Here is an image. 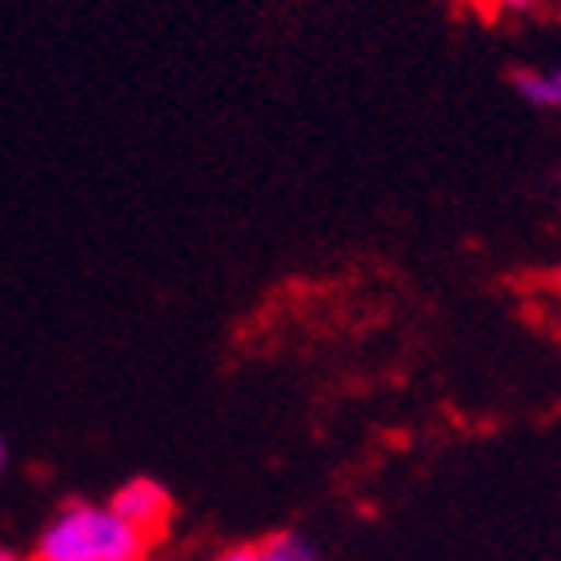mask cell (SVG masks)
Here are the masks:
<instances>
[{
  "instance_id": "6da1fadb",
  "label": "cell",
  "mask_w": 561,
  "mask_h": 561,
  "mask_svg": "<svg viewBox=\"0 0 561 561\" xmlns=\"http://www.w3.org/2000/svg\"><path fill=\"white\" fill-rule=\"evenodd\" d=\"M152 541L113 514V505L69 502L36 538L28 561H145Z\"/></svg>"
},
{
  "instance_id": "7a4b0ae2",
  "label": "cell",
  "mask_w": 561,
  "mask_h": 561,
  "mask_svg": "<svg viewBox=\"0 0 561 561\" xmlns=\"http://www.w3.org/2000/svg\"><path fill=\"white\" fill-rule=\"evenodd\" d=\"M113 514H121L137 534L157 546V541L169 534V522H173V497L164 490L161 481L152 478H129L125 485H117L113 493Z\"/></svg>"
},
{
  "instance_id": "3957f363",
  "label": "cell",
  "mask_w": 561,
  "mask_h": 561,
  "mask_svg": "<svg viewBox=\"0 0 561 561\" xmlns=\"http://www.w3.org/2000/svg\"><path fill=\"white\" fill-rule=\"evenodd\" d=\"M261 561H321L317 558V546L297 529H280V534H270V538L257 546Z\"/></svg>"
},
{
  "instance_id": "277c9868",
  "label": "cell",
  "mask_w": 561,
  "mask_h": 561,
  "mask_svg": "<svg viewBox=\"0 0 561 561\" xmlns=\"http://www.w3.org/2000/svg\"><path fill=\"white\" fill-rule=\"evenodd\" d=\"M517 93L526 96L529 105L558 108L561 105V69L558 72H517Z\"/></svg>"
},
{
  "instance_id": "5b68a950",
  "label": "cell",
  "mask_w": 561,
  "mask_h": 561,
  "mask_svg": "<svg viewBox=\"0 0 561 561\" xmlns=\"http://www.w3.org/2000/svg\"><path fill=\"white\" fill-rule=\"evenodd\" d=\"M217 561H261V558H257V546H233V550H225Z\"/></svg>"
},
{
  "instance_id": "8992f818",
  "label": "cell",
  "mask_w": 561,
  "mask_h": 561,
  "mask_svg": "<svg viewBox=\"0 0 561 561\" xmlns=\"http://www.w3.org/2000/svg\"><path fill=\"white\" fill-rule=\"evenodd\" d=\"M502 12H522V9H529V4H538V0H493Z\"/></svg>"
},
{
  "instance_id": "52a82bcc",
  "label": "cell",
  "mask_w": 561,
  "mask_h": 561,
  "mask_svg": "<svg viewBox=\"0 0 561 561\" xmlns=\"http://www.w3.org/2000/svg\"><path fill=\"white\" fill-rule=\"evenodd\" d=\"M0 561H21V558H16L12 550H4V546H0Z\"/></svg>"
},
{
  "instance_id": "ba28073f",
  "label": "cell",
  "mask_w": 561,
  "mask_h": 561,
  "mask_svg": "<svg viewBox=\"0 0 561 561\" xmlns=\"http://www.w3.org/2000/svg\"><path fill=\"white\" fill-rule=\"evenodd\" d=\"M0 469H4V442H0Z\"/></svg>"
}]
</instances>
